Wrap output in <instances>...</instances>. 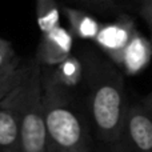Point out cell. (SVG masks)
<instances>
[{
	"instance_id": "obj_1",
	"label": "cell",
	"mask_w": 152,
	"mask_h": 152,
	"mask_svg": "<svg viewBox=\"0 0 152 152\" xmlns=\"http://www.w3.org/2000/svg\"><path fill=\"white\" fill-rule=\"evenodd\" d=\"M81 59L86 67L87 108L95 136L112 147L129 105L123 74L110 58L92 50L84 51Z\"/></svg>"
},
{
	"instance_id": "obj_2",
	"label": "cell",
	"mask_w": 152,
	"mask_h": 152,
	"mask_svg": "<svg viewBox=\"0 0 152 152\" xmlns=\"http://www.w3.org/2000/svg\"><path fill=\"white\" fill-rule=\"evenodd\" d=\"M50 152H94L91 126L76 97L43 83Z\"/></svg>"
},
{
	"instance_id": "obj_3",
	"label": "cell",
	"mask_w": 152,
	"mask_h": 152,
	"mask_svg": "<svg viewBox=\"0 0 152 152\" xmlns=\"http://www.w3.org/2000/svg\"><path fill=\"white\" fill-rule=\"evenodd\" d=\"M4 100L18 113L23 152H48L43 69L36 60L23 67L20 80Z\"/></svg>"
},
{
	"instance_id": "obj_4",
	"label": "cell",
	"mask_w": 152,
	"mask_h": 152,
	"mask_svg": "<svg viewBox=\"0 0 152 152\" xmlns=\"http://www.w3.org/2000/svg\"><path fill=\"white\" fill-rule=\"evenodd\" d=\"M115 152H152V112L140 103L128 105Z\"/></svg>"
},
{
	"instance_id": "obj_5",
	"label": "cell",
	"mask_w": 152,
	"mask_h": 152,
	"mask_svg": "<svg viewBox=\"0 0 152 152\" xmlns=\"http://www.w3.org/2000/svg\"><path fill=\"white\" fill-rule=\"evenodd\" d=\"M43 83L69 96L76 97L80 89H86V67L81 58L71 55L53 67H42Z\"/></svg>"
},
{
	"instance_id": "obj_6",
	"label": "cell",
	"mask_w": 152,
	"mask_h": 152,
	"mask_svg": "<svg viewBox=\"0 0 152 152\" xmlns=\"http://www.w3.org/2000/svg\"><path fill=\"white\" fill-rule=\"evenodd\" d=\"M136 31L134 20L127 15H121L112 23L102 26L95 43L116 66H119L124 50Z\"/></svg>"
},
{
	"instance_id": "obj_7",
	"label": "cell",
	"mask_w": 152,
	"mask_h": 152,
	"mask_svg": "<svg viewBox=\"0 0 152 152\" xmlns=\"http://www.w3.org/2000/svg\"><path fill=\"white\" fill-rule=\"evenodd\" d=\"M74 36L63 26L42 34L35 60L42 67H53L72 55Z\"/></svg>"
},
{
	"instance_id": "obj_8",
	"label": "cell",
	"mask_w": 152,
	"mask_h": 152,
	"mask_svg": "<svg viewBox=\"0 0 152 152\" xmlns=\"http://www.w3.org/2000/svg\"><path fill=\"white\" fill-rule=\"evenodd\" d=\"M0 152H23L18 113L5 100L0 103Z\"/></svg>"
},
{
	"instance_id": "obj_9",
	"label": "cell",
	"mask_w": 152,
	"mask_h": 152,
	"mask_svg": "<svg viewBox=\"0 0 152 152\" xmlns=\"http://www.w3.org/2000/svg\"><path fill=\"white\" fill-rule=\"evenodd\" d=\"M151 56L152 43L136 31L124 50L118 67H121L128 74H136L150 63Z\"/></svg>"
},
{
	"instance_id": "obj_10",
	"label": "cell",
	"mask_w": 152,
	"mask_h": 152,
	"mask_svg": "<svg viewBox=\"0 0 152 152\" xmlns=\"http://www.w3.org/2000/svg\"><path fill=\"white\" fill-rule=\"evenodd\" d=\"M63 13L69 24L72 35L80 37L83 40H94L99 34L102 24L96 18L89 15L86 11L77 10L72 7H61Z\"/></svg>"
},
{
	"instance_id": "obj_11",
	"label": "cell",
	"mask_w": 152,
	"mask_h": 152,
	"mask_svg": "<svg viewBox=\"0 0 152 152\" xmlns=\"http://www.w3.org/2000/svg\"><path fill=\"white\" fill-rule=\"evenodd\" d=\"M36 23L42 34L61 26V11L56 0H36Z\"/></svg>"
},
{
	"instance_id": "obj_12",
	"label": "cell",
	"mask_w": 152,
	"mask_h": 152,
	"mask_svg": "<svg viewBox=\"0 0 152 152\" xmlns=\"http://www.w3.org/2000/svg\"><path fill=\"white\" fill-rule=\"evenodd\" d=\"M21 67L20 58L16 55L11 42L0 37V69L18 71Z\"/></svg>"
},
{
	"instance_id": "obj_13",
	"label": "cell",
	"mask_w": 152,
	"mask_h": 152,
	"mask_svg": "<svg viewBox=\"0 0 152 152\" xmlns=\"http://www.w3.org/2000/svg\"><path fill=\"white\" fill-rule=\"evenodd\" d=\"M23 67H21L20 69H18V71L0 69V103L8 96V94L15 88L18 81L20 80L21 72H23Z\"/></svg>"
},
{
	"instance_id": "obj_14",
	"label": "cell",
	"mask_w": 152,
	"mask_h": 152,
	"mask_svg": "<svg viewBox=\"0 0 152 152\" xmlns=\"http://www.w3.org/2000/svg\"><path fill=\"white\" fill-rule=\"evenodd\" d=\"M76 1H80L86 5H91L95 8H102V10H111V8L116 7L119 0H76Z\"/></svg>"
},
{
	"instance_id": "obj_15",
	"label": "cell",
	"mask_w": 152,
	"mask_h": 152,
	"mask_svg": "<svg viewBox=\"0 0 152 152\" xmlns=\"http://www.w3.org/2000/svg\"><path fill=\"white\" fill-rule=\"evenodd\" d=\"M139 12L147 24H152V0H144L139 3Z\"/></svg>"
},
{
	"instance_id": "obj_16",
	"label": "cell",
	"mask_w": 152,
	"mask_h": 152,
	"mask_svg": "<svg viewBox=\"0 0 152 152\" xmlns=\"http://www.w3.org/2000/svg\"><path fill=\"white\" fill-rule=\"evenodd\" d=\"M142 103L148 108V110H150V112H152V92L151 94H148L147 96L142 100Z\"/></svg>"
},
{
	"instance_id": "obj_17",
	"label": "cell",
	"mask_w": 152,
	"mask_h": 152,
	"mask_svg": "<svg viewBox=\"0 0 152 152\" xmlns=\"http://www.w3.org/2000/svg\"><path fill=\"white\" fill-rule=\"evenodd\" d=\"M135 1H137V4H139V3H142V1H144V0H135Z\"/></svg>"
},
{
	"instance_id": "obj_18",
	"label": "cell",
	"mask_w": 152,
	"mask_h": 152,
	"mask_svg": "<svg viewBox=\"0 0 152 152\" xmlns=\"http://www.w3.org/2000/svg\"><path fill=\"white\" fill-rule=\"evenodd\" d=\"M150 26V29H151V32H152V24H148Z\"/></svg>"
},
{
	"instance_id": "obj_19",
	"label": "cell",
	"mask_w": 152,
	"mask_h": 152,
	"mask_svg": "<svg viewBox=\"0 0 152 152\" xmlns=\"http://www.w3.org/2000/svg\"><path fill=\"white\" fill-rule=\"evenodd\" d=\"M48 152H50V151H48Z\"/></svg>"
}]
</instances>
